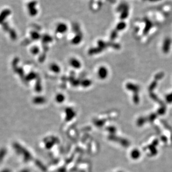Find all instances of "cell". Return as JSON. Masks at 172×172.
I'll return each instance as SVG.
<instances>
[{"label":"cell","instance_id":"1","mask_svg":"<svg viewBox=\"0 0 172 172\" xmlns=\"http://www.w3.org/2000/svg\"><path fill=\"white\" fill-rule=\"evenodd\" d=\"M108 70L105 66H101L99 67L97 71V75L98 77L100 80H105L108 76Z\"/></svg>","mask_w":172,"mask_h":172},{"label":"cell","instance_id":"2","mask_svg":"<svg viewBox=\"0 0 172 172\" xmlns=\"http://www.w3.org/2000/svg\"><path fill=\"white\" fill-rule=\"evenodd\" d=\"M69 64L73 68L75 69H80L82 66L80 60L75 57H73L70 59Z\"/></svg>","mask_w":172,"mask_h":172},{"label":"cell","instance_id":"3","mask_svg":"<svg viewBox=\"0 0 172 172\" xmlns=\"http://www.w3.org/2000/svg\"><path fill=\"white\" fill-rule=\"evenodd\" d=\"M68 26L67 25L63 23H60L56 26V31L57 33L64 34L68 31Z\"/></svg>","mask_w":172,"mask_h":172},{"label":"cell","instance_id":"4","mask_svg":"<svg viewBox=\"0 0 172 172\" xmlns=\"http://www.w3.org/2000/svg\"><path fill=\"white\" fill-rule=\"evenodd\" d=\"M171 44V40L170 38H165L163 46V51L165 53H167L169 52L170 48V45Z\"/></svg>","mask_w":172,"mask_h":172},{"label":"cell","instance_id":"5","mask_svg":"<svg viewBox=\"0 0 172 172\" xmlns=\"http://www.w3.org/2000/svg\"><path fill=\"white\" fill-rule=\"evenodd\" d=\"M126 87L128 88V89L133 91L134 92L137 93L138 92L140 88L138 86L134 85V84H132V83H129L126 85Z\"/></svg>","mask_w":172,"mask_h":172},{"label":"cell","instance_id":"6","mask_svg":"<svg viewBox=\"0 0 172 172\" xmlns=\"http://www.w3.org/2000/svg\"><path fill=\"white\" fill-rule=\"evenodd\" d=\"M66 99V97L62 93H58L55 97V100L58 103H62Z\"/></svg>","mask_w":172,"mask_h":172},{"label":"cell","instance_id":"7","mask_svg":"<svg viewBox=\"0 0 172 172\" xmlns=\"http://www.w3.org/2000/svg\"><path fill=\"white\" fill-rule=\"evenodd\" d=\"M51 70L55 73H58L60 71V67L57 64L53 63L50 65Z\"/></svg>","mask_w":172,"mask_h":172},{"label":"cell","instance_id":"8","mask_svg":"<svg viewBox=\"0 0 172 172\" xmlns=\"http://www.w3.org/2000/svg\"><path fill=\"white\" fill-rule=\"evenodd\" d=\"M82 39V37L80 35L76 36L72 40V43L75 44H79L81 42Z\"/></svg>","mask_w":172,"mask_h":172},{"label":"cell","instance_id":"9","mask_svg":"<svg viewBox=\"0 0 172 172\" xmlns=\"http://www.w3.org/2000/svg\"><path fill=\"white\" fill-rule=\"evenodd\" d=\"M156 85H157V83H156V81H154V82H152V83L151 84V85L150 86V87L149 88V91L151 92L152 90H153L156 87Z\"/></svg>","mask_w":172,"mask_h":172},{"label":"cell","instance_id":"10","mask_svg":"<svg viewBox=\"0 0 172 172\" xmlns=\"http://www.w3.org/2000/svg\"><path fill=\"white\" fill-rule=\"evenodd\" d=\"M164 76V74L163 73H158L157 74H156V75L155 76V79L156 80H160L161 79H162Z\"/></svg>","mask_w":172,"mask_h":172},{"label":"cell","instance_id":"11","mask_svg":"<svg viewBox=\"0 0 172 172\" xmlns=\"http://www.w3.org/2000/svg\"><path fill=\"white\" fill-rule=\"evenodd\" d=\"M82 85L84 87H88L91 85V81L89 80H85Z\"/></svg>","mask_w":172,"mask_h":172},{"label":"cell","instance_id":"12","mask_svg":"<svg viewBox=\"0 0 172 172\" xmlns=\"http://www.w3.org/2000/svg\"><path fill=\"white\" fill-rule=\"evenodd\" d=\"M133 100L135 103H138L139 101V97L138 95L137 94V93L134 94V96L133 97Z\"/></svg>","mask_w":172,"mask_h":172},{"label":"cell","instance_id":"13","mask_svg":"<svg viewBox=\"0 0 172 172\" xmlns=\"http://www.w3.org/2000/svg\"><path fill=\"white\" fill-rule=\"evenodd\" d=\"M166 100L169 102H172V93L167 96L166 98Z\"/></svg>","mask_w":172,"mask_h":172},{"label":"cell","instance_id":"14","mask_svg":"<svg viewBox=\"0 0 172 172\" xmlns=\"http://www.w3.org/2000/svg\"><path fill=\"white\" fill-rule=\"evenodd\" d=\"M150 96H151V97L152 98V99L154 100H156V101H158V100H159V99L157 98V97L154 94L152 93H150Z\"/></svg>","mask_w":172,"mask_h":172},{"label":"cell","instance_id":"15","mask_svg":"<svg viewBox=\"0 0 172 172\" xmlns=\"http://www.w3.org/2000/svg\"><path fill=\"white\" fill-rule=\"evenodd\" d=\"M124 27H125V25H123V24H118L117 28H118V30H121V29H123L124 28Z\"/></svg>","mask_w":172,"mask_h":172}]
</instances>
